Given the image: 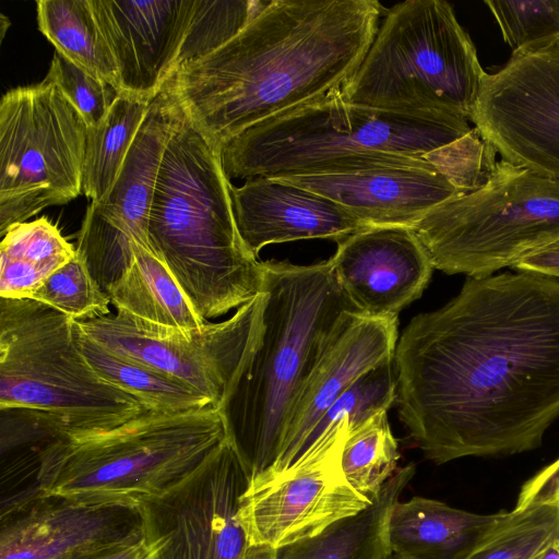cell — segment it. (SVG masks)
Segmentation results:
<instances>
[{"mask_svg": "<svg viewBox=\"0 0 559 559\" xmlns=\"http://www.w3.org/2000/svg\"><path fill=\"white\" fill-rule=\"evenodd\" d=\"M388 559H402V558H400V557H397V556L392 554Z\"/></svg>", "mask_w": 559, "mask_h": 559, "instance_id": "cell-42", "label": "cell"}, {"mask_svg": "<svg viewBox=\"0 0 559 559\" xmlns=\"http://www.w3.org/2000/svg\"><path fill=\"white\" fill-rule=\"evenodd\" d=\"M31 299L45 304L75 321L91 320L111 312L109 296L78 252L53 272Z\"/></svg>", "mask_w": 559, "mask_h": 559, "instance_id": "cell-34", "label": "cell"}, {"mask_svg": "<svg viewBox=\"0 0 559 559\" xmlns=\"http://www.w3.org/2000/svg\"><path fill=\"white\" fill-rule=\"evenodd\" d=\"M81 114L87 128L97 126L107 115L117 91L55 52L46 75Z\"/></svg>", "mask_w": 559, "mask_h": 559, "instance_id": "cell-36", "label": "cell"}, {"mask_svg": "<svg viewBox=\"0 0 559 559\" xmlns=\"http://www.w3.org/2000/svg\"><path fill=\"white\" fill-rule=\"evenodd\" d=\"M415 469L413 464L399 468L368 508L313 537L275 549V559H388L389 514Z\"/></svg>", "mask_w": 559, "mask_h": 559, "instance_id": "cell-24", "label": "cell"}, {"mask_svg": "<svg viewBox=\"0 0 559 559\" xmlns=\"http://www.w3.org/2000/svg\"><path fill=\"white\" fill-rule=\"evenodd\" d=\"M75 252L47 217L12 225L0 246V297L31 298Z\"/></svg>", "mask_w": 559, "mask_h": 559, "instance_id": "cell-25", "label": "cell"}, {"mask_svg": "<svg viewBox=\"0 0 559 559\" xmlns=\"http://www.w3.org/2000/svg\"><path fill=\"white\" fill-rule=\"evenodd\" d=\"M336 202L365 226L412 227L436 206L466 191L444 170L377 168L272 178Z\"/></svg>", "mask_w": 559, "mask_h": 559, "instance_id": "cell-18", "label": "cell"}, {"mask_svg": "<svg viewBox=\"0 0 559 559\" xmlns=\"http://www.w3.org/2000/svg\"><path fill=\"white\" fill-rule=\"evenodd\" d=\"M558 537V508L506 511L466 559H537Z\"/></svg>", "mask_w": 559, "mask_h": 559, "instance_id": "cell-30", "label": "cell"}, {"mask_svg": "<svg viewBox=\"0 0 559 559\" xmlns=\"http://www.w3.org/2000/svg\"><path fill=\"white\" fill-rule=\"evenodd\" d=\"M265 3L252 0H194L175 73L236 36Z\"/></svg>", "mask_w": 559, "mask_h": 559, "instance_id": "cell-32", "label": "cell"}, {"mask_svg": "<svg viewBox=\"0 0 559 559\" xmlns=\"http://www.w3.org/2000/svg\"><path fill=\"white\" fill-rule=\"evenodd\" d=\"M179 116L180 107L164 88L151 102L108 194L100 202H93L111 225L148 250L151 204L164 154Z\"/></svg>", "mask_w": 559, "mask_h": 559, "instance_id": "cell-21", "label": "cell"}, {"mask_svg": "<svg viewBox=\"0 0 559 559\" xmlns=\"http://www.w3.org/2000/svg\"><path fill=\"white\" fill-rule=\"evenodd\" d=\"M399 444L388 411L373 415L353 431L348 430L342 452V468L349 485L373 502L399 469Z\"/></svg>", "mask_w": 559, "mask_h": 559, "instance_id": "cell-29", "label": "cell"}, {"mask_svg": "<svg viewBox=\"0 0 559 559\" xmlns=\"http://www.w3.org/2000/svg\"><path fill=\"white\" fill-rule=\"evenodd\" d=\"M471 121L501 159L559 180V45L486 73Z\"/></svg>", "mask_w": 559, "mask_h": 559, "instance_id": "cell-14", "label": "cell"}, {"mask_svg": "<svg viewBox=\"0 0 559 559\" xmlns=\"http://www.w3.org/2000/svg\"><path fill=\"white\" fill-rule=\"evenodd\" d=\"M229 188L222 152L180 109L159 169L147 239L204 322L263 290V261L239 235Z\"/></svg>", "mask_w": 559, "mask_h": 559, "instance_id": "cell-5", "label": "cell"}, {"mask_svg": "<svg viewBox=\"0 0 559 559\" xmlns=\"http://www.w3.org/2000/svg\"><path fill=\"white\" fill-rule=\"evenodd\" d=\"M486 72L450 3L407 0L390 8L354 75L353 104L471 120Z\"/></svg>", "mask_w": 559, "mask_h": 559, "instance_id": "cell-8", "label": "cell"}, {"mask_svg": "<svg viewBox=\"0 0 559 559\" xmlns=\"http://www.w3.org/2000/svg\"><path fill=\"white\" fill-rule=\"evenodd\" d=\"M243 559H275V549L264 545H250Z\"/></svg>", "mask_w": 559, "mask_h": 559, "instance_id": "cell-40", "label": "cell"}, {"mask_svg": "<svg viewBox=\"0 0 559 559\" xmlns=\"http://www.w3.org/2000/svg\"><path fill=\"white\" fill-rule=\"evenodd\" d=\"M229 189L239 235L255 257L271 243L338 241L367 227L331 199L282 180L253 178Z\"/></svg>", "mask_w": 559, "mask_h": 559, "instance_id": "cell-19", "label": "cell"}, {"mask_svg": "<svg viewBox=\"0 0 559 559\" xmlns=\"http://www.w3.org/2000/svg\"><path fill=\"white\" fill-rule=\"evenodd\" d=\"M249 484L227 438L180 484L142 498L151 559H243L250 542L240 506Z\"/></svg>", "mask_w": 559, "mask_h": 559, "instance_id": "cell-12", "label": "cell"}, {"mask_svg": "<svg viewBox=\"0 0 559 559\" xmlns=\"http://www.w3.org/2000/svg\"><path fill=\"white\" fill-rule=\"evenodd\" d=\"M143 539L129 497L33 490L1 508L0 559H82Z\"/></svg>", "mask_w": 559, "mask_h": 559, "instance_id": "cell-15", "label": "cell"}, {"mask_svg": "<svg viewBox=\"0 0 559 559\" xmlns=\"http://www.w3.org/2000/svg\"><path fill=\"white\" fill-rule=\"evenodd\" d=\"M395 399L396 374L392 357L361 374L330 406L308 437L298 461L340 421L347 418L349 431H353L377 413L389 411Z\"/></svg>", "mask_w": 559, "mask_h": 559, "instance_id": "cell-31", "label": "cell"}, {"mask_svg": "<svg viewBox=\"0 0 559 559\" xmlns=\"http://www.w3.org/2000/svg\"><path fill=\"white\" fill-rule=\"evenodd\" d=\"M151 102L117 94L104 119L87 128L82 192L100 202L111 189Z\"/></svg>", "mask_w": 559, "mask_h": 559, "instance_id": "cell-28", "label": "cell"}, {"mask_svg": "<svg viewBox=\"0 0 559 559\" xmlns=\"http://www.w3.org/2000/svg\"><path fill=\"white\" fill-rule=\"evenodd\" d=\"M411 228L433 269L490 276L559 239V180L501 159Z\"/></svg>", "mask_w": 559, "mask_h": 559, "instance_id": "cell-9", "label": "cell"}, {"mask_svg": "<svg viewBox=\"0 0 559 559\" xmlns=\"http://www.w3.org/2000/svg\"><path fill=\"white\" fill-rule=\"evenodd\" d=\"M504 513L478 514L423 497L397 500L388 519L389 546L402 559H466Z\"/></svg>", "mask_w": 559, "mask_h": 559, "instance_id": "cell-22", "label": "cell"}, {"mask_svg": "<svg viewBox=\"0 0 559 559\" xmlns=\"http://www.w3.org/2000/svg\"><path fill=\"white\" fill-rule=\"evenodd\" d=\"M467 121L353 104L340 87L238 134L222 148V162L229 180L392 167L444 170L433 156L474 132Z\"/></svg>", "mask_w": 559, "mask_h": 559, "instance_id": "cell-4", "label": "cell"}, {"mask_svg": "<svg viewBox=\"0 0 559 559\" xmlns=\"http://www.w3.org/2000/svg\"><path fill=\"white\" fill-rule=\"evenodd\" d=\"M537 559H559V537Z\"/></svg>", "mask_w": 559, "mask_h": 559, "instance_id": "cell-41", "label": "cell"}, {"mask_svg": "<svg viewBox=\"0 0 559 559\" xmlns=\"http://www.w3.org/2000/svg\"><path fill=\"white\" fill-rule=\"evenodd\" d=\"M82 559H151L145 539L103 550Z\"/></svg>", "mask_w": 559, "mask_h": 559, "instance_id": "cell-39", "label": "cell"}, {"mask_svg": "<svg viewBox=\"0 0 559 559\" xmlns=\"http://www.w3.org/2000/svg\"><path fill=\"white\" fill-rule=\"evenodd\" d=\"M226 439L215 406L151 411L108 429L53 433L32 445L34 489L136 500L158 496L189 477Z\"/></svg>", "mask_w": 559, "mask_h": 559, "instance_id": "cell-7", "label": "cell"}, {"mask_svg": "<svg viewBox=\"0 0 559 559\" xmlns=\"http://www.w3.org/2000/svg\"><path fill=\"white\" fill-rule=\"evenodd\" d=\"M73 324L37 300L0 297V411L25 442L108 429L151 412L93 369Z\"/></svg>", "mask_w": 559, "mask_h": 559, "instance_id": "cell-6", "label": "cell"}, {"mask_svg": "<svg viewBox=\"0 0 559 559\" xmlns=\"http://www.w3.org/2000/svg\"><path fill=\"white\" fill-rule=\"evenodd\" d=\"M512 269L559 280V239L525 257Z\"/></svg>", "mask_w": 559, "mask_h": 559, "instance_id": "cell-38", "label": "cell"}, {"mask_svg": "<svg viewBox=\"0 0 559 559\" xmlns=\"http://www.w3.org/2000/svg\"><path fill=\"white\" fill-rule=\"evenodd\" d=\"M512 55L559 45V0L485 1Z\"/></svg>", "mask_w": 559, "mask_h": 559, "instance_id": "cell-33", "label": "cell"}, {"mask_svg": "<svg viewBox=\"0 0 559 559\" xmlns=\"http://www.w3.org/2000/svg\"><path fill=\"white\" fill-rule=\"evenodd\" d=\"M91 1L118 68V94L152 102L175 74L194 0Z\"/></svg>", "mask_w": 559, "mask_h": 559, "instance_id": "cell-17", "label": "cell"}, {"mask_svg": "<svg viewBox=\"0 0 559 559\" xmlns=\"http://www.w3.org/2000/svg\"><path fill=\"white\" fill-rule=\"evenodd\" d=\"M135 241L111 225L91 202L78 235L76 252L106 292L128 269Z\"/></svg>", "mask_w": 559, "mask_h": 559, "instance_id": "cell-35", "label": "cell"}, {"mask_svg": "<svg viewBox=\"0 0 559 559\" xmlns=\"http://www.w3.org/2000/svg\"><path fill=\"white\" fill-rule=\"evenodd\" d=\"M106 293L116 312L143 330L191 332L205 323L165 263L139 243L132 262Z\"/></svg>", "mask_w": 559, "mask_h": 559, "instance_id": "cell-23", "label": "cell"}, {"mask_svg": "<svg viewBox=\"0 0 559 559\" xmlns=\"http://www.w3.org/2000/svg\"><path fill=\"white\" fill-rule=\"evenodd\" d=\"M87 126L47 76L0 103V234L82 192Z\"/></svg>", "mask_w": 559, "mask_h": 559, "instance_id": "cell-10", "label": "cell"}, {"mask_svg": "<svg viewBox=\"0 0 559 559\" xmlns=\"http://www.w3.org/2000/svg\"><path fill=\"white\" fill-rule=\"evenodd\" d=\"M397 325V317H358L342 333L307 380L292 412L280 456L271 471L262 476L292 467L330 406L361 374L394 357Z\"/></svg>", "mask_w": 559, "mask_h": 559, "instance_id": "cell-20", "label": "cell"}, {"mask_svg": "<svg viewBox=\"0 0 559 559\" xmlns=\"http://www.w3.org/2000/svg\"><path fill=\"white\" fill-rule=\"evenodd\" d=\"M264 301L261 293L230 318L191 332L143 330L116 311L75 322L100 346L181 381L222 408L257 346Z\"/></svg>", "mask_w": 559, "mask_h": 559, "instance_id": "cell-11", "label": "cell"}, {"mask_svg": "<svg viewBox=\"0 0 559 559\" xmlns=\"http://www.w3.org/2000/svg\"><path fill=\"white\" fill-rule=\"evenodd\" d=\"M348 430L346 418L292 467L250 481L240 506L250 545L277 549L313 537L372 503L342 468Z\"/></svg>", "mask_w": 559, "mask_h": 559, "instance_id": "cell-13", "label": "cell"}, {"mask_svg": "<svg viewBox=\"0 0 559 559\" xmlns=\"http://www.w3.org/2000/svg\"><path fill=\"white\" fill-rule=\"evenodd\" d=\"M37 22L56 51L119 93L118 68L91 0H39Z\"/></svg>", "mask_w": 559, "mask_h": 559, "instance_id": "cell-27", "label": "cell"}, {"mask_svg": "<svg viewBox=\"0 0 559 559\" xmlns=\"http://www.w3.org/2000/svg\"><path fill=\"white\" fill-rule=\"evenodd\" d=\"M394 367L400 418L428 460L537 449L559 417V280L467 277L411 320Z\"/></svg>", "mask_w": 559, "mask_h": 559, "instance_id": "cell-1", "label": "cell"}, {"mask_svg": "<svg viewBox=\"0 0 559 559\" xmlns=\"http://www.w3.org/2000/svg\"><path fill=\"white\" fill-rule=\"evenodd\" d=\"M73 326L76 343L93 369L148 411L178 414L215 406L204 394L181 381L100 346L79 329L75 320Z\"/></svg>", "mask_w": 559, "mask_h": 559, "instance_id": "cell-26", "label": "cell"}, {"mask_svg": "<svg viewBox=\"0 0 559 559\" xmlns=\"http://www.w3.org/2000/svg\"><path fill=\"white\" fill-rule=\"evenodd\" d=\"M361 317L395 318L424 293L435 270L411 227L367 226L337 241L329 259Z\"/></svg>", "mask_w": 559, "mask_h": 559, "instance_id": "cell-16", "label": "cell"}, {"mask_svg": "<svg viewBox=\"0 0 559 559\" xmlns=\"http://www.w3.org/2000/svg\"><path fill=\"white\" fill-rule=\"evenodd\" d=\"M536 506L559 509V457L522 485L513 510L522 511Z\"/></svg>", "mask_w": 559, "mask_h": 559, "instance_id": "cell-37", "label": "cell"}, {"mask_svg": "<svg viewBox=\"0 0 559 559\" xmlns=\"http://www.w3.org/2000/svg\"><path fill=\"white\" fill-rule=\"evenodd\" d=\"M265 301L254 350L222 406L227 438L250 481L276 463L295 404L312 371L361 317L330 260L263 261Z\"/></svg>", "mask_w": 559, "mask_h": 559, "instance_id": "cell-3", "label": "cell"}, {"mask_svg": "<svg viewBox=\"0 0 559 559\" xmlns=\"http://www.w3.org/2000/svg\"><path fill=\"white\" fill-rule=\"evenodd\" d=\"M376 0H273L165 88L222 152L247 129L342 87L379 28Z\"/></svg>", "mask_w": 559, "mask_h": 559, "instance_id": "cell-2", "label": "cell"}]
</instances>
